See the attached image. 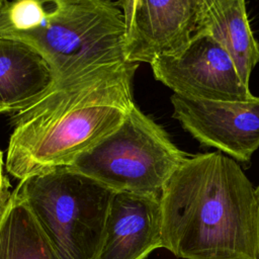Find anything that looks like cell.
I'll list each match as a JSON object with an SVG mask.
<instances>
[{"label":"cell","mask_w":259,"mask_h":259,"mask_svg":"<svg viewBox=\"0 0 259 259\" xmlns=\"http://www.w3.org/2000/svg\"><path fill=\"white\" fill-rule=\"evenodd\" d=\"M162 248L183 259H259V200L236 160L186 157L160 195Z\"/></svg>","instance_id":"cell-1"},{"label":"cell","mask_w":259,"mask_h":259,"mask_svg":"<svg viewBox=\"0 0 259 259\" xmlns=\"http://www.w3.org/2000/svg\"><path fill=\"white\" fill-rule=\"evenodd\" d=\"M139 64L65 89H53L15 113L5 159L17 179L69 166L111 134L135 104L133 77Z\"/></svg>","instance_id":"cell-2"},{"label":"cell","mask_w":259,"mask_h":259,"mask_svg":"<svg viewBox=\"0 0 259 259\" xmlns=\"http://www.w3.org/2000/svg\"><path fill=\"white\" fill-rule=\"evenodd\" d=\"M0 36L42 55L56 76L53 89L82 84L127 63L124 17L111 0H6Z\"/></svg>","instance_id":"cell-3"},{"label":"cell","mask_w":259,"mask_h":259,"mask_svg":"<svg viewBox=\"0 0 259 259\" xmlns=\"http://www.w3.org/2000/svg\"><path fill=\"white\" fill-rule=\"evenodd\" d=\"M28 207L60 259H96L114 191L69 166L19 180Z\"/></svg>","instance_id":"cell-4"},{"label":"cell","mask_w":259,"mask_h":259,"mask_svg":"<svg viewBox=\"0 0 259 259\" xmlns=\"http://www.w3.org/2000/svg\"><path fill=\"white\" fill-rule=\"evenodd\" d=\"M187 155L136 104L122 122L69 167L114 192L160 196Z\"/></svg>","instance_id":"cell-5"},{"label":"cell","mask_w":259,"mask_h":259,"mask_svg":"<svg viewBox=\"0 0 259 259\" xmlns=\"http://www.w3.org/2000/svg\"><path fill=\"white\" fill-rule=\"evenodd\" d=\"M150 65L156 80L183 97L232 102L256 97L229 52L206 33L195 32L182 49L158 57Z\"/></svg>","instance_id":"cell-6"},{"label":"cell","mask_w":259,"mask_h":259,"mask_svg":"<svg viewBox=\"0 0 259 259\" xmlns=\"http://www.w3.org/2000/svg\"><path fill=\"white\" fill-rule=\"evenodd\" d=\"M173 117L200 145L247 163L259 148V97L247 102L210 101L174 94Z\"/></svg>","instance_id":"cell-7"},{"label":"cell","mask_w":259,"mask_h":259,"mask_svg":"<svg viewBox=\"0 0 259 259\" xmlns=\"http://www.w3.org/2000/svg\"><path fill=\"white\" fill-rule=\"evenodd\" d=\"M198 0H138L124 57L149 63L182 49L196 31Z\"/></svg>","instance_id":"cell-8"},{"label":"cell","mask_w":259,"mask_h":259,"mask_svg":"<svg viewBox=\"0 0 259 259\" xmlns=\"http://www.w3.org/2000/svg\"><path fill=\"white\" fill-rule=\"evenodd\" d=\"M160 196L114 192L96 259H146L162 248Z\"/></svg>","instance_id":"cell-9"},{"label":"cell","mask_w":259,"mask_h":259,"mask_svg":"<svg viewBox=\"0 0 259 259\" xmlns=\"http://www.w3.org/2000/svg\"><path fill=\"white\" fill-rule=\"evenodd\" d=\"M56 76L31 46L0 36V113H17L50 92Z\"/></svg>","instance_id":"cell-10"},{"label":"cell","mask_w":259,"mask_h":259,"mask_svg":"<svg viewBox=\"0 0 259 259\" xmlns=\"http://www.w3.org/2000/svg\"><path fill=\"white\" fill-rule=\"evenodd\" d=\"M195 32L215 38L233 58L243 82L259 62V44L251 29L246 0H198Z\"/></svg>","instance_id":"cell-11"},{"label":"cell","mask_w":259,"mask_h":259,"mask_svg":"<svg viewBox=\"0 0 259 259\" xmlns=\"http://www.w3.org/2000/svg\"><path fill=\"white\" fill-rule=\"evenodd\" d=\"M0 259H60L13 190L0 221Z\"/></svg>","instance_id":"cell-12"},{"label":"cell","mask_w":259,"mask_h":259,"mask_svg":"<svg viewBox=\"0 0 259 259\" xmlns=\"http://www.w3.org/2000/svg\"><path fill=\"white\" fill-rule=\"evenodd\" d=\"M137 2H138V0H119L118 4H117L118 7L121 9L123 17H124L126 36L132 28L135 10L137 7ZM125 39H126V37H125Z\"/></svg>","instance_id":"cell-13"},{"label":"cell","mask_w":259,"mask_h":259,"mask_svg":"<svg viewBox=\"0 0 259 259\" xmlns=\"http://www.w3.org/2000/svg\"><path fill=\"white\" fill-rule=\"evenodd\" d=\"M9 188H10V184L8 183L0 190V221H1L2 214L4 212V209L6 207V204L9 200V197L11 195V191Z\"/></svg>","instance_id":"cell-14"},{"label":"cell","mask_w":259,"mask_h":259,"mask_svg":"<svg viewBox=\"0 0 259 259\" xmlns=\"http://www.w3.org/2000/svg\"><path fill=\"white\" fill-rule=\"evenodd\" d=\"M3 166H4V162H3V155H2V152L0 150V190L5 186L7 185L9 182L7 180V178L4 176L3 174Z\"/></svg>","instance_id":"cell-15"},{"label":"cell","mask_w":259,"mask_h":259,"mask_svg":"<svg viewBox=\"0 0 259 259\" xmlns=\"http://www.w3.org/2000/svg\"><path fill=\"white\" fill-rule=\"evenodd\" d=\"M255 191H256V195H257V197H258V200H259V185L255 188Z\"/></svg>","instance_id":"cell-16"},{"label":"cell","mask_w":259,"mask_h":259,"mask_svg":"<svg viewBox=\"0 0 259 259\" xmlns=\"http://www.w3.org/2000/svg\"><path fill=\"white\" fill-rule=\"evenodd\" d=\"M5 1H6V0H0V8L3 6V4L5 3Z\"/></svg>","instance_id":"cell-17"},{"label":"cell","mask_w":259,"mask_h":259,"mask_svg":"<svg viewBox=\"0 0 259 259\" xmlns=\"http://www.w3.org/2000/svg\"><path fill=\"white\" fill-rule=\"evenodd\" d=\"M111 1H112V0H111Z\"/></svg>","instance_id":"cell-18"}]
</instances>
